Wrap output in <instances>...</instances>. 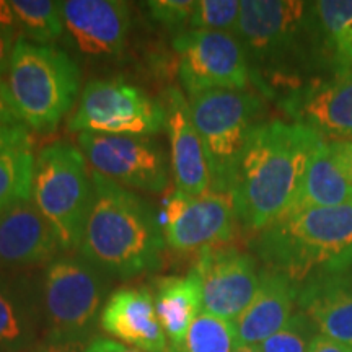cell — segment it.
I'll return each instance as SVG.
<instances>
[{"label": "cell", "instance_id": "6da1fadb", "mask_svg": "<svg viewBox=\"0 0 352 352\" xmlns=\"http://www.w3.org/2000/svg\"><path fill=\"white\" fill-rule=\"evenodd\" d=\"M321 139L298 122L280 120L261 122L252 132L228 192L246 230L259 233L289 212Z\"/></svg>", "mask_w": 352, "mask_h": 352}, {"label": "cell", "instance_id": "7a4b0ae2", "mask_svg": "<svg viewBox=\"0 0 352 352\" xmlns=\"http://www.w3.org/2000/svg\"><path fill=\"white\" fill-rule=\"evenodd\" d=\"M94 197L78 253L108 277L131 279L162 264L165 235L147 201L91 170Z\"/></svg>", "mask_w": 352, "mask_h": 352}, {"label": "cell", "instance_id": "3957f363", "mask_svg": "<svg viewBox=\"0 0 352 352\" xmlns=\"http://www.w3.org/2000/svg\"><path fill=\"white\" fill-rule=\"evenodd\" d=\"M254 250L267 271L297 285L352 266V202L289 212L259 232Z\"/></svg>", "mask_w": 352, "mask_h": 352}, {"label": "cell", "instance_id": "277c9868", "mask_svg": "<svg viewBox=\"0 0 352 352\" xmlns=\"http://www.w3.org/2000/svg\"><path fill=\"white\" fill-rule=\"evenodd\" d=\"M7 88L21 124L52 132L72 109L80 90V70L67 52L16 38Z\"/></svg>", "mask_w": 352, "mask_h": 352}, {"label": "cell", "instance_id": "5b68a950", "mask_svg": "<svg viewBox=\"0 0 352 352\" xmlns=\"http://www.w3.org/2000/svg\"><path fill=\"white\" fill-rule=\"evenodd\" d=\"M314 3L297 0H243L236 38L243 44L252 74L266 95L287 83V67L298 56L303 36L315 25Z\"/></svg>", "mask_w": 352, "mask_h": 352}, {"label": "cell", "instance_id": "8992f818", "mask_svg": "<svg viewBox=\"0 0 352 352\" xmlns=\"http://www.w3.org/2000/svg\"><path fill=\"white\" fill-rule=\"evenodd\" d=\"M108 276L80 254H60L39 279L44 340L88 344L100 324Z\"/></svg>", "mask_w": 352, "mask_h": 352}, {"label": "cell", "instance_id": "52a82bcc", "mask_svg": "<svg viewBox=\"0 0 352 352\" xmlns=\"http://www.w3.org/2000/svg\"><path fill=\"white\" fill-rule=\"evenodd\" d=\"M91 197V171L82 151L54 142L38 152L32 201L54 228L64 252L78 250Z\"/></svg>", "mask_w": 352, "mask_h": 352}, {"label": "cell", "instance_id": "ba28073f", "mask_svg": "<svg viewBox=\"0 0 352 352\" xmlns=\"http://www.w3.org/2000/svg\"><path fill=\"white\" fill-rule=\"evenodd\" d=\"M191 116L204 145L210 191L230 192L241 152L261 124V96L250 90H209L191 96Z\"/></svg>", "mask_w": 352, "mask_h": 352}, {"label": "cell", "instance_id": "9c48e42d", "mask_svg": "<svg viewBox=\"0 0 352 352\" xmlns=\"http://www.w3.org/2000/svg\"><path fill=\"white\" fill-rule=\"evenodd\" d=\"M164 127V104L124 78L88 82L69 118V129L76 132L152 135Z\"/></svg>", "mask_w": 352, "mask_h": 352}, {"label": "cell", "instance_id": "30bf717a", "mask_svg": "<svg viewBox=\"0 0 352 352\" xmlns=\"http://www.w3.org/2000/svg\"><path fill=\"white\" fill-rule=\"evenodd\" d=\"M173 47L179 56V80L189 96L220 88L246 90L252 82V65L236 34L191 30L176 34Z\"/></svg>", "mask_w": 352, "mask_h": 352}, {"label": "cell", "instance_id": "8fae6325", "mask_svg": "<svg viewBox=\"0 0 352 352\" xmlns=\"http://www.w3.org/2000/svg\"><path fill=\"white\" fill-rule=\"evenodd\" d=\"M78 145L91 170L124 188L160 195L168 186V158L148 135L80 132Z\"/></svg>", "mask_w": 352, "mask_h": 352}, {"label": "cell", "instance_id": "7c38bea8", "mask_svg": "<svg viewBox=\"0 0 352 352\" xmlns=\"http://www.w3.org/2000/svg\"><path fill=\"white\" fill-rule=\"evenodd\" d=\"M195 270L202 285V311L232 323L252 303L261 280L256 259L233 246L204 248Z\"/></svg>", "mask_w": 352, "mask_h": 352}, {"label": "cell", "instance_id": "4fadbf2b", "mask_svg": "<svg viewBox=\"0 0 352 352\" xmlns=\"http://www.w3.org/2000/svg\"><path fill=\"white\" fill-rule=\"evenodd\" d=\"M235 223L230 195L208 191L189 196L176 189L166 204L165 241L176 252L220 246L233 239Z\"/></svg>", "mask_w": 352, "mask_h": 352}, {"label": "cell", "instance_id": "5bb4252c", "mask_svg": "<svg viewBox=\"0 0 352 352\" xmlns=\"http://www.w3.org/2000/svg\"><path fill=\"white\" fill-rule=\"evenodd\" d=\"M63 20L69 41L88 56L121 54L132 26L129 3L121 0H67Z\"/></svg>", "mask_w": 352, "mask_h": 352}, {"label": "cell", "instance_id": "9a60e30c", "mask_svg": "<svg viewBox=\"0 0 352 352\" xmlns=\"http://www.w3.org/2000/svg\"><path fill=\"white\" fill-rule=\"evenodd\" d=\"M284 107L296 122L323 139H352V69L302 85L285 98Z\"/></svg>", "mask_w": 352, "mask_h": 352}, {"label": "cell", "instance_id": "2e32d148", "mask_svg": "<svg viewBox=\"0 0 352 352\" xmlns=\"http://www.w3.org/2000/svg\"><path fill=\"white\" fill-rule=\"evenodd\" d=\"M60 250L54 228L33 201H20L0 214V271L47 264Z\"/></svg>", "mask_w": 352, "mask_h": 352}, {"label": "cell", "instance_id": "e0dca14e", "mask_svg": "<svg viewBox=\"0 0 352 352\" xmlns=\"http://www.w3.org/2000/svg\"><path fill=\"white\" fill-rule=\"evenodd\" d=\"M100 327L109 336L138 351L170 352L153 292L147 285H124L113 290L101 310Z\"/></svg>", "mask_w": 352, "mask_h": 352}, {"label": "cell", "instance_id": "ac0fdd59", "mask_svg": "<svg viewBox=\"0 0 352 352\" xmlns=\"http://www.w3.org/2000/svg\"><path fill=\"white\" fill-rule=\"evenodd\" d=\"M176 189L189 196L210 191V171L204 145L191 116V107L178 88H168L164 100Z\"/></svg>", "mask_w": 352, "mask_h": 352}, {"label": "cell", "instance_id": "d6986e66", "mask_svg": "<svg viewBox=\"0 0 352 352\" xmlns=\"http://www.w3.org/2000/svg\"><path fill=\"white\" fill-rule=\"evenodd\" d=\"M43 327L39 280L19 271H0V352L32 351Z\"/></svg>", "mask_w": 352, "mask_h": 352}, {"label": "cell", "instance_id": "ffe728a7", "mask_svg": "<svg viewBox=\"0 0 352 352\" xmlns=\"http://www.w3.org/2000/svg\"><path fill=\"white\" fill-rule=\"evenodd\" d=\"M297 305L321 334L352 347V266L307 279L298 285Z\"/></svg>", "mask_w": 352, "mask_h": 352}, {"label": "cell", "instance_id": "44dd1931", "mask_svg": "<svg viewBox=\"0 0 352 352\" xmlns=\"http://www.w3.org/2000/svg\"><path fill=\"white\" fill-rule=\"evenodd\" d=\"M298 285L287 276L261 271V280L254 298L235 321L240 346H259L279 331L294 315Z\"/></svg>", "mask_w": 352, "mask_h": 352}, {"label": "cell", "instance_id": "7402d4cb", "mask_svg": "<svg viewBox=\"0 0 352 352\" xmlns=\"http://www.w3.org/2000/svg\"><path fill=\"white\" fill-rule=\"evenodd\" d=\"M351 202L352 182L338 152L336 142L321 139L311 153L298 195L289 212L310 208H334Z\"/></svg>", "mask_w": 352, "mask_h": 352}, {"label": "cell", "instance_id": "603a6c76", "mask_svg": "<svg viewBox=\"0 0 352 352\" xmlns=\"http://www.w3.org/2000/svg\"><path fill=\"white\" fill-rule=\"evenodd\" d=\"M153 298L170 352H184L189 328L202 314L199 274L192 267L186 276L158 277Z\"/></svg>", "mask_w": 352, "mask_h": 352}, {"label": "cell", "instance_id": "cb8c5ba5", "mask_svg": "<svg viewBox=\"0 0 352 352\" xmlns=\"http://www.w3.org/2000/svg\"><path fill=\"white\" fill-rule=\"evenodd\" d=\"M314 12L338 70L352 69V0L314 2Z\"/></svg>", "mask_w": 352, "mask_h": 352}, {"label": "cell", "instance_id": "d4e9b609", "mask_svg": "<svg viewBox=\"0 0 352 352\" xmlns=\"http://www.w3.org/2000/svg\"><path fill=\"white\" fill-rule=\"evenodd\" d=\"M15 28L25 39L47 46L64 34L63 2L52 0H10Z\"/></svg>", "mask_w": 352, "mask_h": 352}, {"label": "cell", "instance_id": "484cf974", "mask_svg": "<svg viewBox=\"0 0 352 352\" xmlns=\"http://www.w3.org/2000/svg\"><path fill=\"white\" fill-rule=\"evenodd\" d=\"M34 157L30 148L0 152V214L20 201H32Z\"/></svg>", "mask_w": 352, "mask_h": 352}, {"label": "cell", "instance_id": "4316f807", "mask_svg": "<svg viewBox=\"0 0 352 352\" xmlns=\"http://www.w3.org/2000/svg\"><path fill=\"white\" fill-rule=\"evenodd\" d=\"M239 346L232 321L202 311L189 328L184 352H235Z\"/></svg>", "mask_w": 352, "mask_h": 352}, {"label": "cell", "instance_id": "83f0119b", "mask_svg": "<svg viewBox=\"0 0 352 352\" xmlns=\"http://www.w3.org/2000/svg\"><path fill=\"white\" fill-rule=\"evenodd\" d=\"M318 334L320 329L315 321L305 311L298 310L279 331L263 341L258 347L261 352H308Z\"/></svg>", "mask_w": 352, "mask_h": 352}, {"label": "cell", "instance_id": "f1b7e54d", "mask_svg": "<svg viewBox=\"0 0 352 352\" xmlns=\"http://www.w3.org/2000/svg\"><path fill=\"white\" fill-rule=\"evenodd\" d=\"M240 19L239 0H199L191 16L192 30L236 33Z\"/></svg>", "mask_w": 352, "mask_h": 352}, {"label": "cell", "instance_id": "f546056e", "mask_svg": "<svg viewBox=\"0 0 352 352\" xmlns=\"http://www.w3.org/2000/svg\"><path fill=\"white\" fill-rule=\"evenodd\" d=\"M195 6V0H152V2H145L148 15L155 23L178 34L186 32L184 28L191 25Z\"/></svg>", "mask_w": 352, "mask_h": 352}, {"label": "cell", "instance_id": "4dcf8cb0", "mask_svg": "<svg viewBox=\"0 0 352 352\" xmlns=\"http://www.w3.org/2000/svg\"><path fill=\"white\" fill-rule=\"evenodd\" d=\"M13 148H32V135L23 124L0 122V152Z\"/></svg>", "mask_w": 352, "mask_h": 352}, {"label": "cell", "instance_id": "1f68e13d", "mask_svg": "<svg viewBox=\"0 0 352 352\" xmlns=\"http://www.w3.org/2000/svg\"><path fill=\"white\" fill-rule=\"evenodd\" d=\"M15 30L13 28H0V77L8 72L10 65L12 52L15 47Z\"/></svg>", "mask_w": 352, "mask_h": 352}, {"label": "cell", "instance_id": "d6a6232c", "mask_svg": "<svg viewBox=\"0 0 352 352\" xmlns=\"http://www.w3.org/2000/svg\"><path fill=\"white\" fill-rule=\"evenodd\" d=\"M0 122L2 124H21L19 114L13 108L7 82L2 77H0Z\"/></svg>", "mask_w": 352, "mask_h": 352}, {"label": "cell", "instance_id": "836d02e7", "mask_svg": "<svg viewBox=\"0 0 352 352\" xmlns=\"http://www.w3.org/2000/svg\"><path fill=\"white\" fill-rule=\"evenodd\" d=\"M83 352H142V351H138L134 349V347H129L114 340H108V338L98 336V338H94V340L88 342Z\"/></svg>", "mask_w": 352, "mask_h": 352}, {"label": "cell", "instance_id": "e575fe53", "mask_svg": "<svg viewBox=\"0 0 352 352\" xmlns=\"http://www.w3.org/2000/svg\"><path fill=\"white\" fill-rule=\"evenodd\" d=\"M85 347L87 344L83 342H59L43 338L30 352H83Z\"/></svg>", "mask_w": 352, "mask_h": 352}, {"label": "cell", "instance_id": "d590c367", "mask_svg": "<svg viewBox=\"0 0 352 352\" xmlns=\"http://www.w3.org/2000/svg\"><path fill=\"white\" fill-rule=\"evenodd\" d=\"M308 352H352V347L342 344V342L334 341L331 338L320 333L314 340V342H311Z\"/></svg>", "mask_w": 352, "mask_h": 352}, {"label": "cell", "instance_id": "8d00e7d4", "mask_svg": "<svg viewBox=\"0 0 352 352\" xmlns=\"http://www.w3.org/2000/svg\"><path fill=\"white\" fill-rule=\"evenodd\" d=\"M334 142H336L338 152H340L342 164H344V168L352 182V142L349 140H334Z\"/></svg>", "mask_w": 352, "mask_h": 352}, {"label": "cell", "instance_id": "74e56055", "mask_svg": "<svg viewBox=\"0 0 352 352\" xmlns=\"http://www.w3.org/2000/svg\"><path fill=\"white\" fill-rule=\"evenodd\" d=\"M15 13L8 0H0V28H13L15 30Z\"/></svg>", "mask_w": 352, "mask_h": 352}, {"label": "cell", "instance_id": "f35d334b", "mask_svg": "<svg viewBox=\"0 0 352 352\" xmlns=\"http://www.w3.org/2000/svg\"><path fill=\"white\" fill-rule=\"evenodd\" d=\"M235 352H261L258 346H239Z\"/></svg>", "mask_w": 352, "mask_h": 352}]
</instances>
